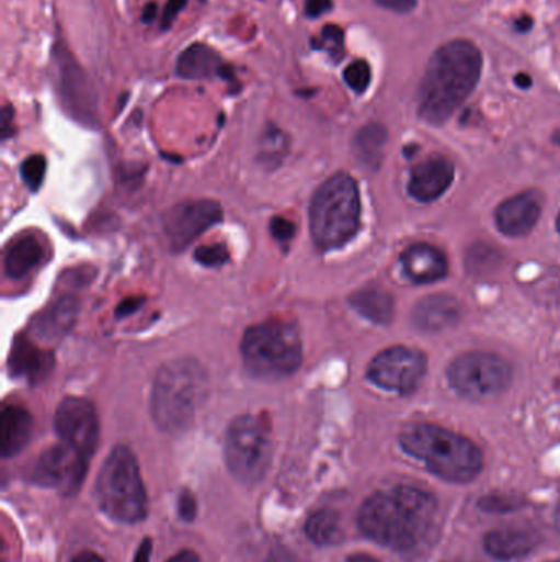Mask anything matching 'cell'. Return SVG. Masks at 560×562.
Returning <instances> with one entry per match:
<instances>
[{"label":"cell","instance_id":"30","mask_svg":"<svg viewBox=\"0 0 560 562\" xmlns=\"http://www.w3.org/2000/svg\"><path fill=\"white\" fill-rule=\"evenodd\" d=\"M523 502L516 497H510V495H489L483 497L479 502V507L482 510L489 512V514H508V512L518 510L522 507Z\"/></svg>","mask_w":560,"mask_h":562},{"label":"cell","instance_id":"4","mask_svg":"<svg viewBox=\"0 0 560 562\" xmlns=\"http://www.w3.org/2000/svg\"><path fill=\"white\" fill-rule=\"evenodd\" d=\"M207 390L206 370L196 360H173L161 367L151 393V413L158 428L184 431L206 400Z\"/></svg>","mask_w":560,"mask_h":562},{"label":"cell","instance_id":"46","mask_svg":"<svg viewBox=\"0 0 560 562\" xmlns=\"http://www.w3.org/2000/svg\"><path fill=\"white\" fill-rule=\"evenodd\" d=\"M135 300H128L127 303L122 304L121 307H118V313L121 316H124V314L130 313V311L135 310Z\"/></svg>","mask_w":560,"mask_h":562},{"label":"cell","instance_id":"39","mask_svg":"<svg viewBox=\"0 0 560 562\" xmlns=\"http://www.w3.org/2000/svg\"><path fill=\"white\" fill-rule=\"evenodd\" d=\"M266 562H299L296 560L293 554H289L288 551H273L272 557L266 560Z\"/></svg>","mask_w":560,"mask_h":562},{"label":"cell","instance_id":"14","mask_svg":"<svg viewBox=\"0 0 560 562\" xmlns=\"http://www.w3.org/2000/svg\"><path fill=\"white\" fill-rule=\"evenodd\" d=\"M454 175H456V167L453 161L441 155H434L413 168L408 190L414 200L421 203H433L449 190Z\"/></svg>","mask_w":560,"mask_h":562},{"label":"cell","instance_id":"16","mask_svg":"<svg viewBox=\"0 0 560 562\" xmlns=\"http://www.w3.org/2000/svg\"><path fill=\"white\" fill-rule=\"evenodd\" d=\"M401 263L404 276L418 284L436 283L449 270L446 256L437 247L423 243L408 247L401 256Z\"/></svg>","mask_w":560,"mask_h":562},{"label":"cell","instance_id":"48","mask_svg":"<svg viewBox=\"0 0 560 562\" xmlns=\"http://www.w3.org/2000/svg\"><path fill=\"white\" fill-rule=\"evenodd\" d=\"M551 562H560V560H558V561H551Z\"/></svg>","mask_w":560,"mask_h":562},{"label":"cell","instance_id":"43","mask_svg":"<svg viewBox=\"0 0 560 562\" xmlns=\"http://www.w3.org/2000/svg\"><path fill=\"white\" fill-rule=\"evenodd\" d=\"M533 26V19L532 16L525 15L522 16V19L516 22V29L519 30V32H528L529 29Z\"/></svg>","mask_w":560,"mask_h":562},{"label":"cell","instance_id":"32","mask_svg":"<svg viewBox=\"0 0 560 562\" xmlns=\"http://www.w3.org/2000/svg\"><path fill=\"white\" fill-rule=\"evenodd\" d=\"M178 512H180L181 520L194 521L197 515L196 497L190 491H183L178 498Z\"/></svg>","mask_w":560,"mask_h":562},{"label":"cell","instance_id":"23","mask_svg":"<svg viewBox=\"0 0 560 562\" xmlns=\"http://www.w3.org/2000/svg\"><path fill=\"white\" fill-rule=\"evenodd\" d=\"M351 304L372 323L388 324L393 319L395 301L388 291L378 286L364 288L352 294Z\"/></svg>","mask_w":560,"mask_h":562},{"label":"cell","instance_id":"17","mask_svg":"<svg viewBox=\"0 0 560 562\" xmlns=\"http://www.w3.org/2000/svg\"><path fill=\"white\" fill-rule=\"evenodd\" d=\"M462 306L450 294H433L414 306L413 323L424 333H441L459 323Z\"/></svg>","mask_w":560,"mask_h":562},{"label":"cell","instance_id":"18","mask_svg":"<svg viewBox=\"0 0 560 562\" xmlns=\"http://www.w3.org/2000/svg\"><path fill=\"white\" fill-rule=\"evenodd\" d=\"M176 72L181 78L186 79H206L210 76L232 78V69L222 61L219 53L203 43H196L181 53Z\"/></svg>","mask_w":560,"mask_h":562},{"label":"cell","instance_id":"45","mask_svg":"<svg viewBox=\"0 0 560 562\" xmlns=\"http://www.w3.org/2000/svg\"><path fill=\"white\" fill-rule=\"evenodd\" d=\"M345 562H380L375 560V558L367 557V554H355V557L348 558Z\"/></svg>","mask_w":560,"mask_h":562},{"label":"cell","instance_id":"10","mask_svg":"<svg viewBox=\"0 0 560 562\" xmlns=\"http://www.w3.org/2000/svg\"><path fill=\"white\" fill-rule=\"evenodd\" d=\"M426 372L427 359L421 350L397 346L381 350L368 366L367 375L380 389L410 395Z\"/></svg>","mask_w":560,"mask_h":562},{"label":"cell","instance_id":"15","mask_svg":"<svg viewBox=\"0 0 560 562\" xmlns=\"http://www.w3.org/2000/svg\"><path fill=\"white\" fill-rule=\"evenodd\" d=\"M542 200L535 191H525L503 201L495 211V223L505 236L522 237L532 233L541 217Z\"/></svg>","mask_w":560,"mask_h":562},{"label":"cell","instance_id":"5","mask_svg":"<svg viewBox=\"0 0 560 562\" xmlns=\"http://www.w3.org/2000/svg\"><path fill=\"white\" fill-rule=\"evenodd\" d=\"M361 193L354 178L334 175L312 198L309 211L312 239L322 250L345 246L361 229Z\"/></svg>","mask_w":560,"mask_h":562},{"label":"cell","instance_id":"6","mask_svg":"<svg viewBox=\"0 0 560 562\" xmlns=\"http://www.w3.org/2000/svg\"><path fill=\"white\" fill-rule=\"evenodd\" d=\"M95 501L102 514L118 524L134 525L145 520L147 491L130 449L118 446L105 459L95 481Z\"/></svg>","mask_w":560,"mask_h":562},{"label":"cell","instance_id":"31","mask_svg":"<svg viewBox=\"0 0 560 562\" xmlns=\"http://www.w3.org/2000/svg\"><path fill=\"white\" fill-rule=\"evenodd\" d=\"M196 260L206 267H220L229 260V252L220 244L201 247V249H197Z\"/></svg>","mask_w":560,"mask_h":562},{"label":"cell","instance_id":"20","mask_svg":"<svg viewBox=\"0 0 560 562\" xmlns=\"http://www.w3.org/2000/svg\"><path fill=\"white\" fill-rule=\"evenodd\" d=\"M45 259V246L38 237L25 234L10 243L3 257V269L10 280H22Z\"/></svg>","mask_w":560,"mask_h":562},{"label":"cell","instance_id":"25","mask_svg":"<svg viewBox=\"0 0 560 562\" xmlns=\"http://www.w3.org/2000/svg\"><path fill=\"white\" fill-rule=\"evenodd\" d=\"M306 535L318 547H332L342 540L341 517L332 510L316 512L308 524Z\"/></svg>","mask_w":560,"mask_h":562},{"label":"cell","instance_id":"36","mask_svg":"<svg viewBox=\"0 0 560 562\" xmlns=\"http://www.w3.org/2000/svg\"><path fill=\"white\" fill-rule=\"evenodd\" d=\"M385 9L395 10V12L408 13L416 7L418 0H375Z\"/></svg>","mask_w":560,"mask_h":562},{"label":"cell","instance_id":"44","mask_svg":"<svg viewBox=\"0 0 560 562\" xmlns=\"http://www.w3.org/2000/svg\"><path fill=\"white\" fill-rule=\"evenodd\" d=\"M515 81L522 89H529L533 86V79L528 75H518Z\"/></svg>","mask_w":560,"mask_h":562},{"label":"cell","instance_id":"27","mask_svg":"<svg viewBox=\"0 0 560 562\" xmlns=\"http://www.w3.org/2000/svg\"><path fill=\"white\" fill-rule=\"evenodd\" d=\"M344 79L352 91L362 94V92L367 91L368 86H370V65L364 61V59H357V61L351 63V65L344 69Z\"/></svg>","mask_w":560,"mask_h":562},{"label":"cell","instance_id":"42","mask_svg":"<svg viewBox=\"0 0 560 562\" xmlns=\"http://www.w3.org/2000/svg\"><path fill=\"white\" fill-rule=\"evenodd\" d=\"M157 3H148V5H145L144 15H141V20H144L145 23H150L151 20H153L155 16H157Z\"/></svg>","mask_w":560,"mask_h":562},{"label":"cell","instance_id":"2","mask_svg":"<svg viewBox=\"0 0 560 562\" xmlns=\"http://www.w3.org/2000/svg\"><path fill=\"white\" fill-rule=\"evenodd\" d=\"M482 52L469 40H453L430 59L418 95L420 117L443 125L467 101L482 75Z\"/></svg>","mask_w":560,"mask_h":562},{"label":"cell","instance_id":"35","mask_svg":"<svg viewBox=\"0 0 560 562\" xmlns=\"http://www.w3.org/2000/svg\"><path fill=\"white\" fill-rule=\"evenodd\" d=\"M334 0H306L305 12L309 19H318L332 9Z\"/></svg>","mask_w":560,"mask_h":562},{"label":"cell","instance_id":"40","mask_svg":"<svg viewBox=\"0 0 560 562\" xmlns=\"http://www.w3.org/2000/svg\"><path fill=\"white\" fill-rule=\"evenodd\" d=\"M12 117H13V112H12V108H10V105H5V108H3V112H2V131H3V137H9V134H10V122H12Z\"/></svg>","mask_w":560,"mask_h":562},{"label":"cell","instance_id":"19","mask_svg":"<svg viewBox=\"0 0 560 562\" xmlns=\"http://www.w3.org/2000/svg\"><path fill=\"white\" fill-rule=\"evenodd\" d=\"M539 537L526 528H502L490 531L483 541L487 553L496 560H515L532 553L538 547Z\"/></svg>","mask_w":560,"mask_h":562},{"label":"cell","instance_id":"37","mask_svg":"<svg viewBox=\"0 0 560 562\" xmlns=\"http://www.w3.org/2000/svg\"><path fill=\"white\" fill-rule=\"evenodd\" d=\"M151 550H153L151 540L145 538V540L141 541L140 547H138L137 553H135L134 562H150Z\"/></svg>","mask_w":560,"mask_h":562},{"label":"cell","instance_id":"3","mask_svg":"<svg viewBox=\"0 0 560 562\" xmlns=\"http://www.w3.org/2000/svg\"><path fill=\"white\" fill-rule=\"evenodd\" d=\"M407 454L423 462L434 475L447 482L466 484L482 472L483 454L476 442L430 423L408 426L400 435Z\"/></svg>","mask_w":560,"mask_h":562},{"label":"cell","instance_id":"7","mask_svg":"<svg viewBox=\"0 0 560 562\" xmlns=\"http://www.w3.org/2000/svg\"><path fill=\"white\" fill-rule=\"evenodd\" d=\"M247 369L265 380L285 379L302 362L298 327L286 321H266L247 330L242 340Z\"/></svg>","mask_w":560,"mask_h":562},{"label":"cell","instance_id":"33","mask_svg":"<svg viewBox=\"0 0 560 562\" xmlns=\"http://www.w3.org/2000/svg\"><path fill=\"white\" fill-rule=\"evenodd\" d=\"M272 234L278 243L288 244L292 243L293 236H295V226L288 220L275 217L272 221Z\"/></svg>","mask_w":560,"mask_h":562},{"label":"cell","instance_id":"26","mask_svg":"<svg viewBox=\"0 0 560 562\" xmlns=\"http://www.w3.org/2000/svg\"><path fill=\"white\" fill-rule=\"evenodd\" d=\"M387 128L380 124H368L355 137V154L368 167L380 165L384 147L387 144Z\"/></svg>","mask_w":560,"mask_h":562},{"label":"cell","instance_id":"34","mask_svg":"<svg viewBox=\"0 0 560 562\" xmlns=\"http://www.w3.org/2000/svg\"><path fill=\"white\" fill-rule=\"evenodd\" d=\"M187 0H168L167 7H164L163 15H161V29L168 30L173 25L174 19L178 13L186 7Z\"/></svg>","mask_w":560,"mask_h":562},{"label":"cell","instance_id":"9","mask_svg":"<svg viewBox=\"0 0 560 562\" xmlns=\"http://www.w3.org/2000/svg\"><path fill=\"white\" fill-rule=\"evenodd\" d=\"M450 385L459 395L470 400L490 398L508 389L512 366L492 352H467L450 363Z\"/></svg>","mask_w":560,"mask_h":562},{"label":"cell","instance_id":"28","mask_svg":"<svg viewBox=\"0 0 560 562\" xmlns=\"http://www.w3.org/2000/svg\"><path fill=\"white\" fill-rule=\"evenodd\" d=\"M22 178L32 191L38 190L45 180L46 160L43 155H32L22 165Z\"/></svg>","mask_w":560,"mask_h":562},{"label":"cell","instance_id":"8","mask_svg":"<svg viewBox=\"0 0 560 562\" xmlns=\"http://www.w3.org/2000/svg\"><path fill=\"white\" fill-rule=\"evenodd\" d=\"M268 429L255 416H240L226 436V462L233 477L255 485L265 477L272 462Z\"/></svg>","mask_w":560,"mask_h":562},{"label":"cell","instance_id":"21","mask_svg":"<svg viewBox=\"0 0 560 562\" xmlns=\"http://www.w3.org/2000/svg\"><path fill=\"white\" fill-rule=\"evenodd\" d=\"M33 419L26 409L16 405L5 406L0 419V439L3 458L19 454L32 438Z\"/></svg>","mask_w":560,"mask_h":562},{"label":"cell","instance_id":"24","mask_svg":"<svg viewBox=\"0 0 560 562\" xmlns=\"http://www.w3.org/2000/svg\"><path fill=\"white\" fill-rule=\"evenodd\" d=\"M52 357L36 349L26 339H16L10 357V367L15 375L39 376L48 372Z\"/></svg>","mask_w":560,"mask_h":562},{"label":"cell","instance_id":"29","mask_svg":"<svg viewBox=\"0 0 560 562\" xmlns=\"http://www.w3.org/2000/svg\"><path fill=\"white\" fill-rule=\"evenodd\" d=\"M316 48H325L334 55L335 59H341L344 56L342 49H344V32H342L341 26L334 25H325L324 30H322L321 38L319 42H315Z\"/></svg>","mask_w":560,"mask_h":562},{"label":"cell","instance_id":"41","mask_svg":"<svg viewBox=\"0 0 560 562\" xmlns=\"http://www.w3.org/2000/svg\"><path fill=\"white\" fill-rule=\"evenodd\" d=\"M71 562H105L99 554L92 553V551H82V553L76 554Z\"/></svg>","mask_w":560,"mask_h":562},{"label":"cell","instance_id":"1","mask_svg":"<svg viewBox=\"0 0 560 562\" xmlns=\"http://www.w3.org/2000/svg\"><path fill=\"white\" fill-rule=\"evenodd\" d=\"M437 521L436 498L408 485L372 495L358 512L362 533L398 553H414L427 547L436 537Z\"/></svg>","mask_w":560,"mask_h":562},{"label":"cell","instance_id":"12","mask_svg":"<svg viewBox=\"0 0 560 562\" xmlns=\"http://www.w3.org/2000/svg\"><path fill=\"white\" fill-rule=\"evenodd\" d=\"M220 220L222 210L216 201H186L171 207L163 217L164 236L171 249L180 252Z\"/></svg>","mask_w":560,"mask_h":562},{"label":"cell","instance_id":"22","mask_svg":"<svg viewBox=\"0 0 560 562\" xmlns=\"http://www.w3.org/2000/svg\"><path fill=\"white\" fill-rule=\"evenodd\" d=\"M78 314V304L72 297H61L52 307L33 321V330L42 339H58L68 333Z\"/></svg>","mask_w":560,"mask_h":562},{"label":"cell","instance_id":"11","mask_svg":"<svg viewBox=\"0 0 560 562\" xmlns=\"http://www.w3.org/2000/svg\"><path fill=\"white\" fill-rule=\"evenodd\" d=\"M88 458L71 446H52L46 449L33 469V481L42 487L55 488L59 494H78L88 471Z\"/></svg>","mask_w":560,"mask_h":562},{"label":"cell","instance_id":"47","mask_svg":"<svg viewBox=\"0 0 560 562\" xmlns=\"http://www.w3.org/2000/svg\"><path fill=\"white\" fill-rule=\"evenodd\" d=\"M558 229H559V233H560V213H559V216H558Z\"/></svg>","mask_w":560,"mask_h":562},{"label":"cell","instance_id":"13","mask_svg":"<svg viewBox=\"0 0 560 562\" xmlns=\"http://www.w3.org/2000/svg\"><path fill=\"white\" fill-rule=\"evenodd\" d=\"M55 429L62 442L91 458L99 442V418L94 406L82 398H65L55 415Z\"/></svg>","mask_w":560,"mask_h":562},{"label":"cell","instance_id":"38","mask_svg":"<svg viewBox=\"0 0 560 562\" xmlns=\"http://www.w3.org/2000/svg\"><path fill=\"white\" fill-rule=\"evenodd\" d=\"M168 562H201V560L194 551L183 550L180 551L176 557L171 558Z\"/></svg>","mask_w":560,"mask_h":562}]
</instances>
